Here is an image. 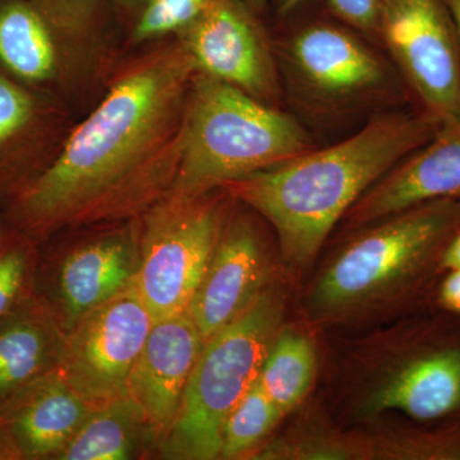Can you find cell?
I'll list each match as a JSON object with an SVG mask.
<instances>
[{"mask_svg": "<svg viewBox=\"0 0 460 460\" xmlns=\"http://www.w3.org/2000/svg\"><path fill=\"white\" fill-rule=\"evenodd\" d=\"M460 199V122L438 127L434 137L380 178L343 217L357 230L411 206Z\"/></svg>", "mask_w": 460, "mask_h": 460, "instance_id": "obj_13", "label": "cell"}, {"mask_svg": "<svg viewBox=\"0 0 460 460\" xmlns=\"http://www.w3.org/2000/svg\"><path fill=\"white\" fill-rule=\"evenodd\" d=\"M460 268V232L450 242L445 250L441 269L444 271Z\"/></svg>", "mask_w": 460, "mask_h": 460, "instance_id": "obj_29", "label": "cell"}, {"mask_svg": "<svg viewBox=\"0 0 460 460\" xmlns=\"http://www.w3.org/2000/svg\"><path fill=\"white\" fill-rule=\"evenodd\" d=\"M270 260L255 226H224L214 255L186 314L206 339L213 337L268 289Z\"/></svg>", "mask_w": 460, "mask_h": 460, "instance_id": "obj_12", "label": "cell"}, {"mask_svg": "<svg viewBox=\"0 0 460 460\" xmlns=\"http://www.w3.org/2000/svg\"><path fill=\"white\" fill-rule=\"evenodd\" d=\"M31 115L30 96L0 75V144L20 131Z\"/></svg>", "mask_w": 460, "mask_h": 460, "instance_id": "obj_26", "label": "cell"}, {"mask_svg": "<svg viewBox=\"0 0 460 460\" xmlns=\"http://www.w3.org/2000/svg\"><path fill=\"white\" fill-rule=\"evenodd\" d=\"M438 129L413 107L381 111L343 141L311 148L223 189L271 224L284 261L301 270L314 261L350 208Z\"/></svg>", "mask_w": 460, "mask_h": 460, "instance_id": "obj_2", "label": "cell"}, {"mask_svg": "<svg viewBox=\"0 0 460 460\" xmlns=\"http://www.w3.org/2000/svg\"><path fill=\"white\" fill-rule=\"evenodd\" d=\"M444 2L449 9L450 14H452L460 45V0H444Z\"/></svg>", "mask_w": 460, "mask_h": 460, "instance_id": "obj_31", "label": "cell"}, {"mask_svg": "<svg viewBox=\"0 0 460 460\" xmlns=\"http://www.w3.org/2000/svg\"><path fill=\"white\" fill-rule=\"evenodd\" d=\"M326 7L339 22L377 41L378 17L384 0H325Z\"/></svg>", "mask_w": 460, "mask_h": 460, "instance_id": "obj_25", "label": "cell"}, {"mask_svg": "<svg viewBox=\"0 0 460 460\" xmlns=\"http://www.w3.org/2000/svg\"><path fill=\"white\" fill-rule=\"evenodd\" d=\"M434 310L460 317V268L444 271L434 293Z\"/></svg>", "mask_w": 460, "mask_h": 460, "instance_id": "obj_28", "label": "cell"}, {"mask_svg": "<svg viewBox=\"0 0 460 460\" xmlns=\"http://www.w3.org/2000/svg\"><path fill=\"white\" fill-rule=\"evenodd\" d=\"M356 232L308 288V320L320 326L353 325L390 311L434 310L444 252L460 232V199L411 206Z\"/></svg>", "mask_w": 460, "mask_h": 460, "instance_id": "obj_3", "label": "cell"}, {"mask_svg": "<svg viewBox=\"0 0 460 460\" xmlns=\"http://www.w3.org/2000/svg\"><path fill=\"white\" fill-rule=\"evenodd\" d=\"M286 301L269 287L204 347L184 389L180 411L162 440L165 458H220L224 423L259 377L283 323Z\"/></svg>", "mask_w": 460, "mask_h": 460, "instance_id": "obj_5", "label": "cell"}, {"mask_svg": "<svg viewBox=\"0 0 460 460\" xmlns=\"http://www.w3.org/2000/svg\"><path fill=\"white\" fill-rule=\"evenodd\" d=\"M243 2L260 16L265 12L269 0H243Z\"/></svg>", "mask_w": 460, "mask_h": 460, "instance_id": "obj_32", "label": "cell"}, {"mask_svg": "<svg viewBox=\"0 0 460 460\" xmlns=\"http://www.w3.org/2000/svg\"><path fill=\"white\" fill-rule=\"evenodd\" d=\"M354 416L396 411L416 422L460 420V317L431 310L411 314L384 357L357 381Z\"/></svg>", "mask_w": 460, "mask_h": 460, "instance_id": "obj_7", "label": "cell"}, {"mask_svg": "<svg viewBox=\"0 0 460 460\" xmlns=\"http://www.w3.org/2000/svg\"><path fill=\"white\" fill-rule=\"evenodd\" d=\"M204 347V338L186 313L154 321L128 380L148 431L163 440L180 411L184 389Z\"/></svg>", "mask_w": 460, "mask_h": 460, "instance_id": "obj_14", "label": "cell"}, {"mask_svg": "<svg viewBox=\"0 0 460 460\" xmlns=\"http://www.w3.org/2000/svg\"><path fill=\"white\" fill-rule=\"evenodd\" d=\"M54 350L50 330L38 317L23 314L0 325V404L50 371Z\"/></svg>", "mask_w": 460, "mask_h": 460, "instance_id": "obj_20", "label": "cell"}, {"mask_svg": "<svg viewBox=\"0 0 460 460\" xmlns=\"http://www.w3.org/2000/svg\"><path fill=\"white\" fill-rule=\"evenodd\" d=\"M316 372L313 341L301 330L281 326L266 354L259 381L269 398L287 416L311 392Z\"/></svg>", "mask_w": 460, "mask_h": 460, "instance_id": "obj_19", "label": "cell"}, {"mask_svg": "<svg viewBox=\"0 0 460 460\" xmlns=\"http://www.w3.org/2000/svg\"><path fill=\"white\" fill-rule=\"evenodd\" d=\"M27 271V257L22 250L0 253V320L16 302Z\"/></svg>", "mask_w": 460, "mask_h": 460, "instance_id": "obj_27", "label": "cell"}, {"mask_svg": "<svg viewBox=\"0 0 460 460\" xmlns=\"http://www.w3.org/2000/svg\"><path fill=\"white\" fill-rule=\"evenodd\" d=\"M196 74L181 42L120 75L27 190L30 222L48 228L105 217L138 202L165 177L172 181Z\"/></svg>", "mask_w": 460, "mask_h": 460, "instance_id": "obj_1", "label": "cell"}, {"mask_svg": "<svg viewBox=\"0 0 460 460\" xmlns=\"http://www.w3.org/2000/svg\"><path fill=\"white\" fill-rule=\"evenodd\" d=\"M283 417L257 377L224 423L220 458L235 459L244 456L265 440Z\"/></svg>", "mask_w": 460, "mask_h": 460, "instance_id": "obj_23", "label": "cell"}, {"mask_svg": "<svg viewBox=\"0 0 460 460\" xmlns=\"http://www.w3.org/2000/svg\"><path fill=\"white\" fill-rule=\"evenodd\" d=\"M314 147L310 133L292 115L232 84L196 74L169 198H205L230 181L281 164Z\"/></svg>", "mask_w": 460, "mask_h": 460, "instance_id": "obj_4", "label": "cell"}, {"mask_svg": "<svg viewBox=\"0 0 460 460\" xmlns=\"http://www.w3.org/2000/svg\"><path fill=\"white\" fill-rule=\"evenodd\" d=\"M135 13L133 38L150 40L169 32H180L204 7L205 0H114Z\"/></svg>", "mask_w": 460, "mask_h": 460, "instance_id": "obj_24", "label": "cell"}, {"mask_svg": "<svg viewBox=\"0 0 460 460\" xmlns=\"http://www.w3.org/2000/svg\"><path fill=\"white\" fill-rule=\"evenodd\" d=\"M54 20L38 0H11L0 7V60L18 77L44 81L57 69Z\"/></svg>", "mask_w": 460, "mask_h": 460, "instance_id": "obj_17", "label": "cell"}, {"mask_svg": "<svg viewBox=\"0 0 460 460\" xmlns=\"http://www.w3.org/2000/svg\"><path fill=\"white\" fill-rule=\"evenodd\" d=\"M417 423L367 436L371 459L460 460V420Z\"/></svg>", "mask_w": 460, "mask_h": 460, "instance_id": "obj_21", "label": "cell"}, {"mask_svg": "<svg viewBox=\"0 0 460 460\" xmlns=\"http://www.w3.org/2000/svg\"><path fill=\"white\" fill-rule=\"evenodd\" d=\"M377 41L411 107L438 127L460 122V45L444 0H384Z\"/></svg>", "mask_w": 460, "mask_h": 460, "instance_id": "obj_8", "label": "cell"}, {"mask_svg": "<svg viewBox=\"0 0 460 460\" xmlns=\"http://www.w3.org/2000/svg\"><path fill=\"white\" fill-rule=\"evenodd\" d=\"M153 323L133 283L72 326L57 370L93 407L123 398Z\"/></svg>", "mask_w": 460, "mask_h": 460, "instance_id": "obj_10", "label": "cell"}, {"mask_svg": "<svg viewBox=\"0 0 460 460\" xmlns=\"http://www.w3.org/2000/svg\"><path fill=\"white\" fill-rule=\"evenodd\" d=\"M224 226L223 206L204 198H169L151 215L135 286L154 321L186 313Z\"/></svg>", "mask_w": 460, "mask_h": 460, "instance_id": "obj_9", "label": "cell"}, {"mask_svg": "<svg viewBox=\"0 0 460 460\" xmlns=\"http://www.w3.org/2000/svg\"><path fill=\"white\" fill-rule=\"evenodd\" d=\"M93 408L56 368L21 387L0 404V429L23 458L57 456Z\"/></svg>", "mask_w": 460, "mask_h": 460, "instance_id": "obj_15", "label": "cell"}, {"mask_svg": "<svg viewBox=\"0 0 460 460\" xmlns=\"http://www.w3.org/2000/svg\"><path fill=\"white\" fill-rule=\"evenodd\" d=\"M243 0H205L181 31L198 74L232 84L269 105L281 98L275 48Z\"/></svg>", "mask_w": 460, "mask_h": 460, "instance_id": "obj_11", "label": "cell"}, {"mask_svg": "<svg viewBox=\"0 0 460 460\" xmlns=\"http://www.w3.org/2000/svg\"><path fill=\"white\" fill-rule=\"evenodd\" d=\"M140 253L132 241L102 239L66 257L59 278L60 296L72 326L135 283Z\"/></svg>", "mask_w": 460, "mask_h": 460, "instance_id": "obj_16", "label": "cell"}, {"mask_svg": "<svg viewBox=\"0 0 460 460\" xmlns=\"http://www.w3.org/2000/svg\"><path fill=\"white\" fill-rule=\"evenodd\" d=\"M145 429L148 431L146 420L137 402L128 395L115 399L91 411L74 438L57 454L58 459L132 458Z\"/></svg>", "mask_w": 460, "mask_h": 460, "instance_id": "obj_18", "label": "cell"}, {"mask_svg": "<svg viewBox=\"0 0 460 460\" xmlns=\"http://www.w3.org/2000/svg\"><path fill=\"white\" fill-rule=\"evenodd\" d=\"M274 48L281 84L296 107L314 119L411 102L394 66L343 23H310Z\"/></svg>", "mask_w": 460, "mask_h": 460, "instance_id": "obj_6", "label": "cell"}, {"mask_svg": "<svg viewBox=\"0 0 460 460\" xmlns=\"http://www.w3.org/2000/svg\"><path fill=\"white\" fill-rule=\"evenodd\" d=\"M262 459L365 460L371 459L367 436L305 423L277 438L261 453Z\"/></svg>", "mask_w": 460, "mask_h": 460, "instance_id": "obj_22", "label": "cell"}, {"mask_svg": "<svg viewBox=\"0 0 460 460\" xmlns=\"http://www.w3.org/2000/svg\"><path fill=\"white\" fill-rule=\"evenodd\" d=\"M305 0H274L275 12L280 17H288L301 7Z\"/></svg>", "mask_w": 460, "mask_h": 460, "instance_id": "obj_30", "label": "cell"}]
</instances>
